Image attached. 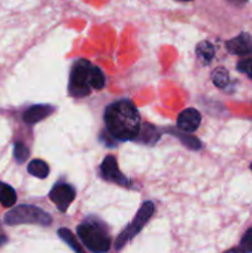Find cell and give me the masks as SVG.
Instances as JSON below:
<instances>
[{
  "label": "cell",
  "mask_w": 252,
  "mask_h": 253,
  "mask_svg": "<svg viewBox=\"0 0 252 253\" xmlns=\"http://www.w3.org/2000/svg\"><path fill=\"white\" fill-rule=\"evenodd\" d=\"M5 242H6V237H5L4 235H0V247H1Z\"/></svg>",
  "instance_id": "cell-23"
},
{
  "label": "cell",
  "mask_w": 252,
  "mask_h": 253,
  "mask_svg": "<svg viewBox=\"0 0 252 253\" xmlns=\"http://www.w3.org/2000/svg\"><path fill=\"white\" fill-rule=\"evenodd\" d=\"M76 195L77 192L73 185L68 184V183L59 182L53 185V188L49 192L48 198L56 205V208L59 211L66 212L69 205L76 199Z\"/></svg>",
  "instance_id": "cell-6"
},
{
  "label": "cell",
  "mask_w": 252,
  "mask_h": 253,
  "mask_svg": "<svg viewBox=\"0 0 252 253\" xmlns=\"http://www.w3.org/2000/svg\"><path fill=\"white\" fill-rule=\"evenodd\" d=\"M16 192L11 185L0 182V204L4 208H11L16 204Z\"/></svg>",
  "instance_id": "cell-14"
},
{
  "label": "cell",
  "mask_w": 252,
  "mask_h": 253,
  "mask_svg": "<svg viewBox=\"0 0 252 253\" xmlns=\"http://www.w3.org/2000/svg\"><path fill=\"white\" fill-rule=\"evenodd\" d=\"M202 123V115L194 108L184 109L177 118V127L185 132H194L199 128Z\"/></svg>",
  "instance_id": "cell-9"
},
{
  "label": "cell",
  "mask_w": 252,
  "mask_h": 253,
  "mask_svg": "<svg viewBox=\"0 0 252 253\" xmlns=\"http://www.w3.org/2000/svg\"><path fill=\"white\" fill-rule=\"evenodd\" d=\"M250 168H251V170H252V163H251V166H250Z\"/></svg>",
  "instance_id": "cell-25"
},
{
  "label": "cell",
  "mask_w": 252,
  "mask_h": 253,
  "mask_svg": "<svg viewBox=\"0 0 252 253\" xmlns=\"http://www.w3.org/2000/svg\"><path fill=\"white\" fill-rule=\"evenodd\" d=\"M93 64L88 59L81 58L73 64L69 76L68 93L73 98H84L91 93L90 71Z\"/></svg>",
  "instance_id": "cell-4"
},
{
  "label": "cell",
  "mask_w": 252,
  "mask_h": 253,
  "mask_svg": "<svg viewBox=\"0 0 252 253\" xmlns=\"http://www.w3.org/2000/svg\"><path fill=\"white\" fill-rule=\"evenodd\" d=\"M195 54H197L198 59L202 62L204 66L211 63L212 58L215 56V48L209 41H202L200 43H198V46L195 47Z\"/></svg>",
  "instance_id": "cell-13"
},
{
  "label": "cell",
  "mask_w": 252,
  "mask_h": 253,
  "mask_svg": "<svg viewBox=\"0 0 252 253\" xmlns=\"http://www.w3.org/2000/svg\"><path fill=\"white\" fill-rule=\"evenodd\" d=\"M27 172L34 177L40 178V179H44L48 177L49 174V167L44 161L42 160H32L31 162L27 165Z\"/></svg>",
  "instance_id": "cell-15"
},
{
  "label": "cell",
  "mask_w": 252,
  "mask_h": 253,
  "mask_svg": "<svg viewBox=\"0 0 252 253\" xmlns=\"http://www.w3.org/2000/svg\"><path fill=\"white\" fill-rule=\"evenodd\" d=\"M100 175L106 182L121 185V187H131V182L120 172L118 166V161L113 155H109L104 158L100 165Z\"/></svg>",
  "instance_id": "cell-7"
},
{
  "label": "cell",
  "mask_w": 252,
  "mask_h": 253,
  "mask_svg": "<svg viewBox=\"0 0 252 253\" xmlns=\"http://www.w3.org/2000/svg\"><path fill=\"white\" fill-rule=\"evenodd\" d=\"M90 85L91 88L96 89V90H100L105 86V77H104L101 69L96 66H91Z\"/></svg>",
  "instance_id": "cell-18"
},
{
  "label": "cell",
  "mask_w": 252,
  "mask_h": 253,
  "mask_svg": "<svg viewBox=\"0 0 252 253\" xmlns=\"http://www.w3.org/2000/svg\"><path fill=\"white\" fill-rule=\"evenodd\" d=\"M4 221L9 226L30 224L47 227L52 224V217L48 212L42 210L41 208L22 204L17 205V207L12 208L10 211H7L4 216Z\"/></svg>",
  "instance_id": "cell-3"
},
{
  "label": "cell",
  "mask_w": 252,
  "mask_h": 253,
  "mask_svg": "<svg viewBox=\"0 0 252 253\" xmlns=\"http://www.w3.org/2000/svg\"><path fill=\"white\" fill-rule=\"evenodd\" d=\"M227 52L236 56H249L252 54V37L247 32H241L239 36L225 42Z\"/></svg>",
  "instance_id": "cell-8"
},
{
  "label": "cell",
  "mask_w": 252,
  "mask_h": 253,
  "mask_svg": "<svg viewBox=\"0 0 252 253\" xmlns=\"http://www.w3.org/2000/svg\"><path fill=\"white\" fill-rule=\"evenodd\" d=\"M182 1H190V0H182Z\"/></svg>",
  "instance_id": "cell-24"
},
{
  "label": "cell",
  "mask_w": 252,
  "mask_h": 253,
  "mask_svg": "<svg viewBox=\"0 0 252 253\" xmlns=\"http://www.w3.org/2000/svg\"><path fill=\"white\" fill-rule=\"evenodd\" d=\"M161 137V133L158 132L157 128L155 126L150 125V124H145V125H141L140 132H138L137 137L135 138V142L145 143V145H153V143L157 142Z\"/></svg>",
  "instance_id": "cell-12"
},
{
  "label": "cell",
  "mask_w": 252,
  "mask_h": 253,
  "mask_svg": "<svg viewBox=\"0 0 252 253\" xmlns=\"http://www.w3.org/2000/svg\"><path fill=\"white\" fill-rule=\"evenodd\" d=\"M104 124L111 138L126 142L137 137L141 128V116L130 99H120L106 106Z\"/></svg>",
  "instance_id": "cell-1"
},
{
  "label": "cell",
  "mask_w": 252,
  "mask_h": 253,
  "mask_svg": "<svg viewBox=\"0 0 252 253\" xmlns=\"http://www.w3.org/2000/svg\"><path fill=\"white\" fill-rule=\"evenodd\" d=\"M82 244L90 252L104 253L110 250L111 239L108 227L96 217H88L77 227Z\"/></svg>",
  "instance_id": "cell-2"
},
{
  "label": "cell",
  "mask_w": 252,
  "mask_h": 253,
  "mask_svg": "<svg viewBox=\"0 0 252 253\" xmlns=\"http://www.w3.org/2000/svg\"><path fill=\"white\" fill-rule=\"evenodd\" d=\"M211 81L214 83V85H216L217 88H225L227 86L230 82L229 72L227 69H225L224 67H217L214 71L211 72Z\"/></svg>",
  "instance_id": "cell-17"
},
{
  "label": "cell",
  "mask_w": 252,
  "mask_h": 253,
  "mask_svg": "<svg viewBox=\"0 0 252 253\" xmlns=\"http://www.w3.org/2000/svg\"><path fill=\"white\" fill-rule=\"evenodd\" d=\"M153 212H155V204L152 202H145L141 208L138 209L137 214L135 215L132 221L130 222L127 227L119 235V237L115 241V250L116 251H120L123 250V247L125 246L127 242H130L133 237L137 234H140L141 230L145 227V225L147 224L148 220L152 217Z\"/></svg>",
  "instance_id": "cell-5"
},
{
  "label": "cell",
  "mask_w": 252,
  "mask_h": 253,
  "mask_svg": "<svg viewBox=\"0 0 252 253\" xmlns=\"http://www.w3.org/2000/svg\"><path fill=\"white\" fill-rule=\"evenodd\" d=\"M230 2H232V4H236V5H242L245 4V2H247L249 0H229Z\"/></svg>",
  "instance_id": "cell-22"
},
{
  "label": "cell",
  "mask_w": 252,
  "mask_h": 253,
  "mask_svg": "<svg viewBox=\"0 0 252 253\" xmlns=\"http://www.w3.org/2000/svg\"><path fill=\"white\" fill-rule=\"evenodd\" d=\"M30 156V151L26 146L22 142H15L14 143V158L19 165H22L27 161Z\"/></svg>",
  "instance_id": "cell-19"
},
{
  "label": "cell",
  "mask_w": 252,
  "mask_h": 253,
  "mask_svg": "<svg viewBox=\"0 0 252 253\" xmlns=\"http://www.w3.org/2000/svg\"><path fill=\"white\" fill-rule=\"evenodd\" d=\"M54 111H56V108L49 105V104H36V105L30 106L25 111L24 115H22V120L27 125H34V124H37L47 119Z\"/></svg>",
  "instance_id": "cell-10"
},
{
  "label": "cell",
  "mask_w": 252,
  "mask_h": 253,
  "mask_svg": "<svg viewBox=\"0 0 252 253\" xmlns=\"http://www.w3.org/2000/svg\"><path fill=\"white\" fill-rule=\"evenodd\" d=\"M237 71L247 74L250 79H252V58L242 59L237 63Z\"/></svg>",
  "instance_id": "cell-21"
},
{
  "label": "cell",
  "mask_w": 252,
  "mask_h": 253,
  "mask_svg": "<svg viewBox=\"0 0 252 253\" xmlns=\"http://www.w3.org/2000/svg\"><path fill=\"white\" fill-rule=\"evenodd\" d=\"M168 132L170 133V135L175 136V137L178 138V140L182 142L183 146H185L187 148H189V150L192 151H199L203 148V143L202 141L199 140L198 137H195V136L193 135H189L190 132H185V131H182L180 132L179 128H167Z\"/></svg>",
  "instance_id": "cell-11"
},
{
  "label": "cell",
  "mask_w": 252,
  "mask_h": 253,
  "mask_svg": "<svg viewBox=\"0 0 252 253\" xmlns=\"http://www.w3.org/2000/svg\"><path fill=\"white\" fill-rule=\"evenodd\" d=\"M57 234H58L59 239H61L64 244L68 245L74 252H79V253L84 252V249L81 246V244L77 241L76 236L72 234L71 230L66 229V227H62V229H59L58 231H57Z\"/></svg>",
  "instance_id": "cell-16"
},
{
  "label": "cell",
  "mask_w": 252,
  "mask_h": 253,
  "mask_svg": "<svg viewBox=\"0 0 252 253\" xmlns=\"http://www.w3.org/2000/svg\"><path fill=\"white\" fill-rule=\"evenodd\" d=\"M232 252H252V229H249L242 236L239 249L231 250Z\"/></svg>",
  "instance_id": "cell-20"
}]
</instances>
